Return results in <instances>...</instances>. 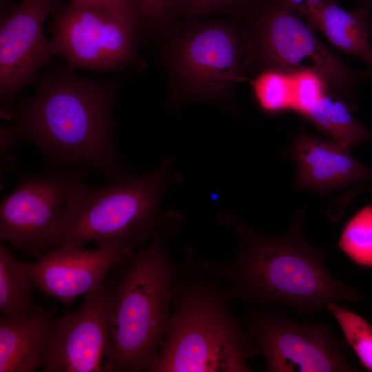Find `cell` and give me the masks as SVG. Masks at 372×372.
Here are the masks:
<instances>
[{
	"label": "cell",
	"instance_id": "1",
	"mask_svg": "<svg viewBox=\"0 0 372 372\" xmlns=\"http://www.w3.org/2000/svg\"><path fill=\"white\" fill-rule=\"evenodd\" d=\"M304 220L299 209L284 234L271 236L224 211L217 220L236 235V254L225 262L197 256L198 263L227 286L233 299L258 306L280 305L306 318L333 302L362 300L357 290L327 269L324 253L305 235Z\"/></svg>",
	"mask_w": 372,
	"mask_h": 372
},
{
	"label": "cell",
	"instance_id": "2",
	"mask_svg": "<svg viewBox=\"0 0 372 372\" xmlns=\"http://www.w3.org/2000/svg\"><path fill=\"white\" fill-rule=\"evenodd\" d=\"M227 286L205 272L189 246L176 264L167 333L149 372H251L260 351L232 311Z\"/></svg>",
	"mask_w": 372,
	"mask_h": 372
},
{
	"label": "cell",
	"instance_id": "3",
	"mask_svg": "<svg viewBox=\"0 0 372 372\" xmlns=\"http://www.w3.org/2000/svg\"><path fill=\"white\" fill-rule=\"evenodd\" d=\"M113 92L69 72L46 80L11 126L17 143L37 145L54 167L85 168L109 178L127 171L114 137Z\"/></svg>",
	"mask_w": 372,
	"mask_h": 372
},
{
	"label": "cell",
	"instance_id": "4",
	"mask_svg": "<svg viewBox=\"0 0 372 372\" xmlns=\"http://www.w3.org/2000/svg\"><path fill=\"white\" fill-rule=\"evenodd\" d=\"M174 167V158L168 156L144 174L125 171L98 187L86 185L84 179L78 181L71 193L58 247H81L91 242L118 239L139 248L154 239L172 237L183 216L163 211L161 204L169 188L183 181Z\"/></svg>",
	"mask_w": 372,
	"mask_h": 372
},
{
	"label": "cell",
	"instance_id": "5",
	"mask_svg": "<svg viewBox=\"0 0 372 372\" xmlns=\"http://www.w3.org/2000/svg\"><path fill=\"white\" fill-rule=\"evenodd\" d=\"M167 239L138 248L107 290L109 347L104 371H148L167 333L176 267Z\"/></svg>",
	"mask_w": 372,
	"mask_h": 372
},
{
	"label": "cell",
	"instance_id": "6",
	"mask_svg": "<svg viewBox=\"0 0 372 372\" xmlns=\"http://www.w3.org/2000/svg\"><path fill=\"white\" fill-rule=\"evenodd\" d=\"M82 169L54 167L41 174H20L1 203V240L37 258L57 247L72 189L86 175Z\"/></svg>",
	"mask_w": 372,
	"mask_h": 372
},
{
	"label": "cell",
	"instance_id": "7",
	"mask_svg": "<svg viewBox=\"0 0 372 372\" xmlns=\"http://www.w3.org/2000/svg\"><path fill=\"white\" fill-rule=\"evenodd\" d=\"M243 325L262 353L267 372H354L348 344L320 321L296 322L284 312L259 306L247 310Z\"/></svg>",
	"mask_w": 372,
	"mask_h": 372
},
{
	"label": "cell",
	"instance_id": "8",
	"mask_svg": "<svg viewBox=\"0 0 372 372\" xmlns=\"http://www.w3.org/2000/svg\"><path fill=\"white\" fill-rule=\"evenodd\" d=\"M135 28L119 12L70 0L51 25L53 54L63 56L72 69L112 70L133 57Z\"/></svg>",
	"mask_w": 372,
	"mask_h": 372
},
{
	"label": "cell",
	"instance_id": "9",
	"mask_svg": "<svg viewBox=\"0 0 372 372\" xmlns=\"http://www.w3.org/2000/svg\"><path fill=\"white\" fill-rule=\"evenodd\" d=\"M278 3L262 17L258 37L260 55L269 68L288 72L311 69L329 85L347 87L363 74L349 68L317 38L314 30Z\"/></svg>",
	"mask_w": 372,
	"mask_h": 372
},
{
	"label": "cell",
	"instance_id": "10",
	"mask_svg": "<svg viewBox=\"0 0 372 372\" xmlns=\"http://www.w3.org/2000/svg\"><path fill=\"white\" fill-rule=\"evenodd\" d=\"M109 347L106 282L76 311L53 318L45 348V372L104 371Z\"/></svg>",
	"mask_w": 372,
	"mask_h": 372
},
{
	"label": "cell",
	"instance_id": "11",
	"mask_svg": "<svg viewBox=\"0 0 372 372\" xmlns=\"http://www.w3.org/2000/svg\"><path fill=\"white\" fill-rule=\"evenodd\" d=\"M96 244L94 249L60 246L23 265L46 295L70 305L102 286L112 268L128 263L135 254L136 247L123 240Z\"/></svg>",
	"mask_w": 372,
	"mask_h": 372
},
{
	"label": "cell",
	"instance_id": "12",
	"mask_svg": "<svg viewBox=\"0 0 372 372\" xmlns=\"http://www.w3.org/2000/svg\"><path fill=\"white\" fill-rule=\"evenodd\" d=\"M58 5V0H23L1 23L0 92L3 103H11L18 91L34 83L38 70L53 55L43 23L57 11Z\"/></svg>",
	"mask_w": 372,
	"mask_h": 372
},
{
	"label": "cell",
	"instance_id": "13",
	"mask_svg": "<svg viewBox=\"0 0 372 372\" xmlns=\"http://www.w3.org/2000/svg\"><path fill=\"white\" fill-rule=\"evenodd\" d=\"M172 60L189 89L202 96L223 94L242 79L237 37L227 25H204L187 32L175 43Z\"/></svg>",
	"mask_w": 372,
	"mask_h": 372
},
{
	"label": "cell",
	"instance_id": "14",
	"mask_svg": "<svg viewBox=\"0 0 372 372\" xmlns=\"http://www.w3.org/2000/svg\"><path fill=\"white\" fill-rule=\"evenodd\" d=\"M287 154L295 162L294 188L323 196L356 185L372 176V167L360 163L348 149L334 141L300 131Z\"/></svg>",
	"mask_w": 372,
	"mask_h": 372
},
{
	"label": "cell",
	"instance_id": "15",
	"mask_svg": "<svg viewBox=\"0 0 372 372\" xmlns=\"http://www.w3.org/2000/svg\"><path fill=\"white\" fill-rule=\"evenodd\" d=\"M303 16L314 30L322 32L337 49L362 59L369 69L372 68V29L365 8L349 11L335 0H322L309 7Z\"/></svg>",
	"mask_w": 372,
	"mask_h": 372
},
{
	"label": "cell",
	"instance_id": "16",
	"mask_svg": "<svg viewBox=\"0 0 372 372\" xmlns=\"http://www.w3.org/2000/svg\"><path fill=\"white\" fill-rule=\"evenodd\" d=\"M54 310L26 318H0V372H32L43 366Z\"/></svg>",
	"mask_w": 372,
	"mask_h": 372
},
{
	"label": "cell",
	"instance_id": "17",
	"mask_svg": "<svg viewBox=\"0 0 372 372\" xmlns=\"http://www.w3.org/2000/svg\"><path fill=\"white\" fill-rule=\"evenodd\" d=\"M39 288L34 277L1 242L0 244V311L10 318H26L43 313L32 293Z\"/></svg>",
	"mask_w": 372,
	"mask_h": 372
},
{
	"label": "cell",
	"instance_id": "18",
	"mask_svg": "<svg viewBox=\"0 0 372 372\" xmlns=\"http://www.w3.org/2000/svg\"><path fill=\"white\" fill-rule=\"evenodd\" d=\"M304 116L331 140L350 149L372 138L371 131L355 119L349 105L328 92Z\"/></svg>",
	"mask_w": 372,
	"mask_h": 372
},
{
	"label": "cell",
	"instance_id": "19",
	"mask_svg": "<svg viewBox=\"0 0 372 372\" xmlns=\"http://www.w3.org/2000/svg\"><path fill=\"white\" fill-rule=\"evenodd\" d=\"M252 87L256 102L265 112L273 114L293 110L292 72L269 68L254 79Z\"/></svg>",
	"mask_w": 372,
	"mask_h": 372
},
{
	"label": "cell",
	"instance_id": "20",
	"mask_svg": "<svg viewBox=\"0 0 372 372\" xmlns=\"http://www.w3.org/2000/svg\"><path fill=\"white\" fill-rule=\"evenodd\" d=\"M338 247L355 264L372 267V205L362 208L346 223Z\"/></svg>",
	"mask_w": 372,
	"mask_h": 372
},
{
	"label": "cell",
	"instance_id": "21",
	"mask_svg": "<svg viewBox=\"0 0 372 372\" xmlns=\"http://www.w3.org/2000/svg\"><path fill=\"white\" fill-rule=\"evenodd\" d=\"M326 309L338 323L345 341L352 347L362 364L372 371V326L338 302L329 303Z\"/></svg>",
	"mask_w": 372,
	"mask_h": 372
},
{
	"label": "cell",
	"instance_id": "22",
	"mask_svg": "<svg viewBox=\"0 0 372 372\" xmlns=\"http://www.w3.org/2000/svg\"><path fill=\"white\" fill-rule=\"evenodd\" d=\"M292 74L293 110L304 116L327 92L329 85L320 74L311 69L300 70Z\"/></svg>",
	"mask_w": 372,
	"mask_h": 372
},
{
	"label": "cell",
	"instance_id": "23",
	"mask_svg": "<svg viewBox=\"0 0 372 372\" xmlns=\"http://www.w3.org/2000/svg\"><path fill=\"white\" fill-rule=\"evenodd\" d=\"M245 0H176V4L186 14L201 15L224 10L240 5Z\"/></svg>",
	"mask_w": 372,
	"mask_h": 372
},
{
	"label": "cell",
	"instance_id": "24",
	"mask_svg": "<svg viewBox=\"0 0 372 372\" xmlns=\"http://www.w3.org/2000/svg\"><path fill=\"white\" fill-rule=\"evenodd\" d=\"M79 2L107 8L125 15L136 27L142 19L136 0H75Z\"/></svg>",
	"mask_w": 372,
	"mask_h": 372
},
{
	"label": "cell",
	"instance_id": "25",
	"mask_svg": "<svg viewBox=\"0 0 372 372\" xmlns=\"http://www.w3.org/2000/svg\"><path fill=\"white\" fill-rule=\"evenodd\" d=\"M142 18L160 21L176 4V0H136Z\"/></svg>",
	"mask_w": 372,
	"mask_h": 372
},
{
	"label": "cell",
	"instance_id": "26",
	"mask_svg": "<svg viewBox=\"0 0 372 372\" xmlns=\"http://www.w3.org/2000/svg\"><path fill=\"white\" fill-rule=\"evenodd\" d=\"M322 0H278V3L302 17L309 7L316 6Z\"/></svg>",
	"mask_w": 372,
	"mask_h": 372
},
{
	"label": "cell",
	"instance_id": "27",
	"mask_svg": "<svg viewBox=\"0 0 372 372\" xmlns=\"http://www.w3.org/2000/svg\"><path fill=\"white\" fill-rule=\"evenodd\" d=\"M352 189L344 193L345 198L351 201L355 197L361 193L372 192V176L364 181L355 185Z\"/></svg>",
	"mask_w": 372,
	"mask_h": 372
},
{
	"label": "cell",
	"instance_id": "28",
	"mask_svg": "<svg viewBox=\"0 0 372 372\" xmlns=\"http://www.w3.org/2000/svg\"><path fill=\"white\" fill-rule=\"evenodd\" d=\"M364 76H368L372 78V68L365 71L364 72Z\"/></svg>",
	"mask_w": 372,
	"mask_h": 372
},
{
	"label": "cell",
	"instance_id": "29",
	"mask_svg": "<svg viewBox=\"0 0 372 372\" xmlns=\"http://www.w3.org/2000/svg\"><path fill=\"white\" fill-rule=\"evenodd\" d=\"M366 1L372 2V0H366Z\"/></svg>",
	"mask_w": 372,
	"mask_h": 372
}]
</instances>
